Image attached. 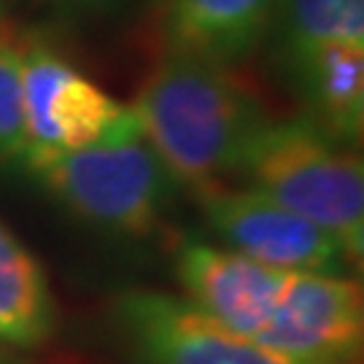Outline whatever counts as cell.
Returning <instances> with one entry per match:
<instances>
[{
    "label": "cell",
    "mask_w": 364,
    "mask_h": 364,
    "mask_svg": "<svg viewBox=\"0 0 364 364\" xmlns=\"http://www.w3.org/2000/svg\"><path fill=\"white\" fill-rule=\"evenodd\" d=\"M130 111L173 181L195 195L237 176L270 122L230 65L176 52L151 68Z\"/></svg>",
    "instance_id": "6da1fadb"
},
{
    "label": "cell",
    "mask_w": 364,
    "mask_h": 364,
    "mask_svg": "<svg viewBox=\"0 0 364 364\" xmlns=\"http://www.w3.org/2000/svg\"><path fill=\"white\" fill-rule=\"evenodd\" d=\"M19 159L27 176L57 205L117 237L154 235L168 219L178 189L146 144L132 111L97 144L57 154H22Z\"/></svg>",
    "instance_id": "7a4b0ae2"
},
{
    "label": "cell",
    "mask_w": 364,
    "mask_h": 364,
    "mask_svg": "<svg viewBox=\"0 0 364 364\" xmlns=\"http://www.w3.org/2000/svg\"><path fill=\"white\" fill-rule=\"evenodd\" d=\"M240 176L248 186L346 246L353 264L364 254V162L308 119L267 122L248 151Z\"/></svg>",
    "instance_id": "3957f363"
},
{
    "label": "cell",
    "mask_w": 364,
    "mask_h": 364,
    "mask_svg": "<svg viewBox=\"0 0 364 364\" xmlns=\"http://www.w3.org/2000/svg\"><path fill=\"white\" fill-rule=\"evenodd\" d=\"M19 54L25 117L22 154L76 151L103 141L130 117V105L119 103L84 76L52 43L25 38L19 43Z\"/></svg>",
    "instance_id": "277c9868"
},
{
    "label": "cell",
    "mask_w": 364,
    "mask_h": 364,
    "mask_svg": "<svg viewBox=\"0 0 364 364\" xmlns=\"http://www.w3.org/2000/svg\"><path fill=\"white\" fill-rule=\"evenodd\" d=\"M195 197L210 232L259 264L284 273H340L353 264L335 235L251 186H213Z\"/></svg>",
    "instance_id": "5b68a950"
},
{
    "label": "cell",
    "mask_w": 364,
    "mask_h": 364,
    "mask_svg": "<svg viewBox=\"0 0 364 364\" xmlns=\"http://www.w3.org/2000/svg\"><path fill=\"white\" fill-rule=\"evenodd\" d=\"M257 343L302 364H359L364 294L340 273H289Z\"/></svg>",
    "instance_id": "8992f818"
},
{
    "label": "cell",
    "mask_w": 364,
    "mask_h": 364,
    "mask_svg": "<svg viewBox=\"0 0 364 364\" xmlns=\"http://www.w3.org/2000/svg\"><path fill=\"white\" fill-rule=\"evenodd\" d=\"M114 316L138 364H302L235 335L192 302L162 291H124L114 302Z\"/></svg>",
    "instance_id": "52a82bcc"
},
{
    "label": "cell",
    "mask_w": 364,
    "mask_h": 364,
    "mask_svg": "<svg viewBox=\"0 0 364 364\" xmlns=\"http://www.w3.org/2000/svg\"><path fill=\"white\" fill-rule=\"evenodd\" d=\"M176 275L186 291V302L224 329L251 340L267 324L289 278L284 270L197 237L181 240Z\"/></svg>",
    "instance_id": "ba28073f"
},
{
    "label": "cell",
    "mask_w": 364,
    "mask_h": 364,
    "mask_svg": "<svg viewBox=\"0 0 364 364\" xmlns=\"http://www.w3.org/2000/svg\"><path fill=\"white\" fill-rule=\"evenodd\" d=\"M305 119L340 144L364 132V43H324L278 57Z\"/></svg>",
    "instance_id": "9c48e42d"
},
{
    "label": "cell",
    "mask_w": 364,
    "mask_h": 364,
    "mask_svg": "<svg viewBox=\"0 0 364 364\" xmlns=\"http://www.w3.org/2000/svg\"><path fill=\"white\" fill-rule=\"evenodd\" d=\"M278 0H170L159 16L168 52L237 65L270 36Z\"/></svg>",
    "instance_id": "30bf717a"
},
{
    "label": "cell",
    "mask_w": 364,
    "mask_h": 364,
    "mask_svg": "<svg viewBox=\"0 0 364 364\" xmlns=\"http://www.w3.org/2000/svg\"><path fill=\"white\" fill-rule=\"evenodd\" d=\"M57 329V302L46 270L0 221V343L30 348Z\"/></svg>",
    "instance_id": "8fae6325"
},
{
    "label": "cell",
    "mask_w": 364,
    "mask_h": 364,
    "mask_svg": "<svg viewBox=\"0 0 364 364\" xmlns=\"http://www.w3.org/2000/svg\"><path fill=\"white\" fill-rule=\"evenodd\" d=\"M270 36L275 57L324 43H364V0H278Z\"/></svg>",
    "instance_id": "7c38bea8"
},
{
    "label": "cell",
    "mask_w": 364,
    "mask_h": 364,
    "mask_svg": "<svg viewBox=\"0 0 364 364\" xmlns=\"http://www.w3.org/2000/svg\"><path fill=\"white\" fill-rule=\"evenodd\" d=\"M22 151H25L22 54L19 43L0 36V159H16Z\"/></svg>",
    "instance_id": "4fadbf2b"
},
{
    "label": "cell",
    "mask_w": 364,
    "mask_h": 364,
    "mask_svg": "<svg viewBox=\"0 0 364 364\" xmlns=\"http://www.w3.org/2000/svg\"><path fill=\"white\" fill-rule=\"evenodd\" d=\"M57 11L70 14V16H105L122 9L124 0H46Z\"/></svg>",
    "instance_id": "5bb4252c"
},
{
    "label": "cell",
    "mask_w": 364,
    "mask_h": 364,
    "mask_svg": "<svg viewBox=\"0 0 364 364\" xmlns=\"http://www.w3.org/2000/svg\"><path fill=\"white\" fill-rule=\"evenodd\" d=\"M168 6H170V0H149V9H151V11H154L156 16H162Z\"/></svg>",
    "instance_id": "9a60e30c"
},
{
    "label": "cell",
    "mask_w": 364,
    "mask_h": 364,
    "mask_svg": "<svg viewBox=\"0 0 364 364\" xmlns=\"http://www.w3.org/2000/svg\"><path fill=\"white\" fill-rule=\"evenodd\" d=\"M3 14H6V0H0V19H3Z\"/></svg>",
    "instance_id": "2e32d148"
}]
</instances>
